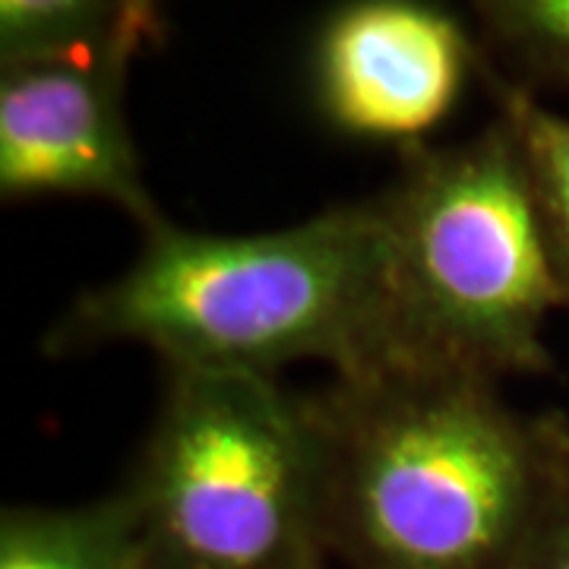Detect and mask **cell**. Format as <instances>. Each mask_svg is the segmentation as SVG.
<instances>
[{"instance_id": "obj_1", "label": "cell", "mask_w": 569, "mask_h": 569, "mask_svg": "<svg viewBox=\"0 0 569 569\" xmlns=\"http://www.w3.org/2000/svg\"><path fill=\"white\" fill-rule=\"evenodd\" d=\"M313 406L348 569H512L569 481V427L519 415L497 380L377 367Z\"/></svg>"}, {"instance_id": "obj_2", "label": "cell", "mask_w": 569, "mask_h": 569, "mask_svg": "<svg viewBox=\"0 0 569 569\" xmlns=\"http://www.w3.org/2000/svg\"><path fill=\"white\" fill-rule=\"evenodd\" d=\"M383 326V241L367 200L247 234L162 219L133 263L70 305L48 351L133 342L168 370L276 377L326 361L348 377L380 367Z\"/></svg>"}, {"instance_id": "obj_3", "label": "cell", "mask_w": 569, "mask_h": 569, "mask_svg": "<svg viewBox=\"0 0 569 569\" xmlns=\"http://www.w3.org/2000/svg\"><path fill=\"white\" fill-rule=\"evenodd\" d=\"M373 209L387 298L380 367L497 383L548 370L545 329L569 310V291L507 123L497 118L459 146H408L402 174Z\"/></svg>"}, {"instance_id": "obj_4", "label": "cell", "mask_w": 569, "mask_h": 569, "mask_svg": "<svg viewBox=\"0 0 569 569\" xmlns=\"http://www.w3.org/2000/svg\"><path fill=\"white\" fill-rule=\"evenodd\" d=\"M152 569H326V459L313 396L276 377L168 370L121 490Z\"/></svg>"}, {"instance_id": "obj_5", "label": "cell", "mask_w": 569, "mask_h": 569, "mask_svg": "<svg viewBox=\"0 0 569 569\" xmlns=\"http://www.w3.org/2000/svg\"><path fill=\"white\" fill-rule=\"evenodd\" d=\"M127 67L114 58L10 67L0 77V197H89L142 231L164 219L123 118Z\"/></svg>"}, {"instance_id": "obj_6", "label": "cell", "mask_w": 569, "mask_h": 569, "mask_svg": "<svg viewBox=\"0 0 569 569\" xmlns=\"http://www.w3.org/2000/svg\"><path fill=\"white\" fill-rule=\"evenodd\" d=\"M475 48L462 22L427 0H351L317 41V96L351 137L418 146L447 121Z\"/></svg>"}, {"instance_id": "obj_7", "label": "cell", "mask_w": 569, "mask_h": 569, "mask_svg": "<svg viewBox=\"0 0 569 569\" xmlns=\"http://www.w3.org/2000/svg\"><path fill=\"white\" fill-rule=\"evenodd\" d=\"M0 569H152L123 493L86 507H10Z\"/></svg>"}, {"instance_id": "obj_8", "label": "cell", "mask_w": 569, "mask_h": 569, "mask_svg": "<svg viewBox=\"0 0 569 569\" xmlns=\"http://www.w3.org/2000/svg\"><path fill=\"white\" fill-rule=\"evenodd\" d=\"M121 20L123 0H0V67L114 58Z\"/></svg>"}, {"instance_id": "obj_9", "label": "cell", "mask_w": 569, "mask_h": 569, "mask_svg": "<svg viewBox=\"0 0 569 569\" xmlns=\"http://www.w3.org/2000/svg\"><path fill=\"white\" fill-rule=\"evenodd\" d=\"M485 77L497 102V118L507 123L526 159L553 263L569 291V118L541 104L526 82L500 80L490 70H485Z\"/></svg>"}, {"instance_id": "obj_10", "label": "cell", "mask_w": 569, "mask_h": 569, "mask_svg": "<svg viewBox=\"0 0 569 569\" xmlns=\"http://www.w3.org/2000/svg\"><path fill=\"white\" fill-rule=\"evenodd\" d=\"M485 39L526 77L569 89V0H471Z\"/></svg>"}, {"instance_id": "obj_11", "label": "cell", "mask_w": 569, "mask_h": 569, "mask_svg": "<svg viewBox=\"0 0 569 569\" xmlns=\"http://www.w3.org/2000/svg\"><path fill=\"white\" fill-rule=\"evenodd\" d=\"M512 569H569V481L535 529Z\"/></svg>"}, {"instance_id": "obj_12", "label": "cell", "mask_w": 569, "mask_h": 569, "mask_svg": "<svg viewBox=\"0 0 569 569\" xmlns=\"http://www.w3.org/2000/svg\"><path fill=\"white\" fill-rule=\"evenodd\" d=\"M159 36V0H123V20L114 44V58L121 67L142 51V44Z\"/></svg>"}]
</instances>
